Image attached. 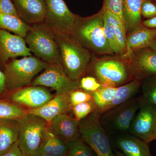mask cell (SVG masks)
<instances>
[{"label":"cell","mask_w":156,"mask_h":156,"mask_svg":"<svg viewBox=\"0 0 156 156\" xmlns=\"http://www.w3.org/2000/svg\"><path fill=\"white\" fill-rule=\"evenodd\" d=\"M0 13L20 17L17 9L11 0H0Z\"/></svg>","instance_id":"obj_36"},{"label":"cell","mask_w":156,"mask_h":156,"mask_svg":"<svg viewBox=\"0 0 156 156\" xmlns=\"http://www.w3.org/2000/svg\"><path fill=\"white\" fill-rule=\"evenodd\" d=\"M19 17L26 23L37 24L44 21L47 10L45 0H11Z\"/></svg>","instance_id":"obj_16"},{"label":"cell","mask_w":156,"mask_h":156,"mask_svg":"<svg viewBox=\"0 0 156 156\" xmlns=\"http://www.w3.org/2000/svg\"><path fill=\"white\" fill-rule=\"evenodd\" d=\"M115 156H126L122 152L119 151H115Z\"/></svg>","instance_id":"obj_42"},{"label":"cell","mask_w":156,"mask_h":156,"mask_svg":"<svg viewBox=\"0 0 156 156\" xmlns=\"http://www.w3.org/2000/svg\"><path fill=\"white\" fill-rule=\"evenodd\" d=\"M39 151L56 156H67L68 143L56 136L48 127L38 150Z\"/></svg>","instance_id":"obj_21"},{"label":"cell","mask_w":156,"mask_h":156,"mask_svg":"<svg viewBox=\"0 0 156 156\" xmlns=\"http://www.w3.org/2000/svg\"><path fill=\"white\" fill-rule=\"evenodd\" d=\"M24 39L31 53L37 58L49 64L61 63L56 35L44 23L31 26Z\"/></svg>","instance_id":"obj_4"},{"label":"cell","mask_w":156,"mask_h":156,"mask_svg":"<svg viewBox=\"0 0 156 156\" xmlns=\"http://www.w3.org/2000/svg\"><path fill=\"white\" fill-rule=\"evenodd\" d=\"M122 58L127 62L132 80L141 82L156 75V52L150 48L137 50Z\"/></svg>","instance_id":"obj_12"},{"label":"cell","mask_w":156,"mask_h":156,"mask_svg":"<svg viewBox=\"0 0 156 156\" xmlns=\"http://www.w3.org/2000/svg\"><path fill=\"white\" fill-rule=\"evenodd\" d=\"M92 100V93L86 92L82 89H77L69 93L70 103L72 107Z\"/></svg>","instance_id":"obj_33"},{"label":"cell","mask_w":156,"mask_h":156,"mask_svg":"<svg viewBox=\"0 0 156 156\" xmlns=\"http://www.w3.org/2000/svg\"><path fill=\"white\" fill-rule=\"evenodd\" d=\"M55 35L65 72L73 80H80L92 67L95 60L92 52L71 35Z\"/></svg>","instance_id":"obj_1"},{"label":"cell","mask_w":156,"mask_h":156,"mask_svg":"<svg viewBox=\"0 0 156 156\" xmlns=\"http://www.w3.org/2000/svg\"><path fill=\"white\" fill-rule=\"evenodd\" d=\"M27 115L22 107L0 97V119L19 120Z\"/></svg>","instance_id":"obj_26"},{"label":"cell","mask_w":156,"mask_h":156,"mask_svg":"<svg viewBox=\"0 0 156 156\" xmlns=\"http://www.w3.org/2000/svg\"><path fill=\"white\" fill-rule=\"evenodd\" d=\"M71 35L92 53L115 55L105 34L102 9L90 17H78Z\"/></svg>","instance_id":"obj_2"},{"label":"cell","mask_w":156,"mask_h":156,"mask_svg":"<svg viewBox=\"0 0 156 156\" xmlns=\"http://www.w3.org/2000/svg\"><path fill=\"white\" fill-rule=\"evenodd\" d=\"M141 86L143 99L156 106V75L143 80Z\"/></svg>","instance_id":"obj_29"},{"label":"cell","mask_w":156,"mask_h":156,"mask_svg":"<svg viewBox=\"0 0 156 156\" xmlns=\"http://www.w3.org/2000/svg\"><path fill=\"white\" fill-rule=\"evenodd\" d=\"M149 1L152 2L153 3H154V2H156V0H149Z\"/></svg>","instance_id":"obj_43"},{"label":"cell","mask_w":156,"mask_h":156,"mask_svg":"<svg viewBox=\"0 0 156 156\" xmlns=\"http://www.w3.org/2000/svg\"><path fill=\"white\" fill-rule=\"evenodd\" d=\"M144 0H123V14L126 31L130 32L141 24V8Z\"/></svg>","instance_id":"obj_22"},{"label":"cell","mask_w":156,"mask_h":156,"mask_svg":"<svg viewBox=\"0 0 156 156\" xmlns=\"http://www.w3.org/2000/svg\"><path fill=\"white\" fill-rule=\"evenodd\" d=\"M156 39V29L147 28L140 24L127 35V51L120 57L125 58L135 51L149 48Z\"/></svg>","instance_id":"obj_18"},{"label":"cell","mask_w":156,"mask_h":156,"mask_svg":"<svg viewBox=\"0 0 156 156\" xmlns=\"http://www.w3.org/2000/svg\"><path fill=\"white\" fill-rule=\"evenodd\" d=\"M142 101V97L132 98L102 114L104 122L119 132H128Z\"/></svg>","instance_id":"obj_11"},{"label":"cell","mask_w":156,"mask_h":156,"mask_svg":"<svg viewBox=\"0 0 156 156\" xmlns=\"http://www.w3.org/2000/svg\"><path fill=\"white\" fill-rule=\"evenodd\" d=\"M30 27L20 17L0 13V29L13 33L25 38Z\"/></svg>","instance_id":"obj_24"},{"label":"cell","mask_w":156,"mask_h":156,"mask_svg":"<svg viewBox=\"0 0 156 156\" xmlns=\"http://www.w3.org/2000/svg\"><path fill=\"white\" fill-rule=\"evenodd\" d=\"M104 21L105 34L111 48L113 51L115 55L117 56H122V52L117 41L113 27L104 19Z\"/></svg>","instance_id":"obj_31"},{"label":"cell","mask_w":156,"mask_h":156,"mask_svg":"<svg viewBox=\"0 0 156 156\" xmlns=\"http://www.w3.org/2000/svg\"><path fill=\"white\" fill-rule=\"evenodd\" d=\"M6 95L5 87V76L2 71L0 69V97L5 98Z\"/></svg>","instance_id":"obj_38"},{"label":"cell","mask_w":156,"mask_h":156,"mask_svg":"<svg viewBox=\"0 0 156 156\" xmlns=\"http://www.w3.org/2000/svg\"><path fill=\"white\" fill-rule=\"evenodd\" d=\"M32 86L51 88L56 95L70 93L80 89L79 81H73L66 75L61 62L49 64L32 82Z\"/></svg>","instance_id":"obj_9"},{"label":"cell","mask_w":156,"mask_h":156,"mask_svg":"<svg viewBox=\"0 0 156 156\" xmlns=\"http://www.w3.org/2000/svg\"><path fill=\"white\" fill-rule=\"evenodd\" d=\"M96 110L97 107L93 100L79 104L72 108L75 119L79 122Z\"/></svg>","instance_id":"obj_30"},{"label":"cell","mask_w":156,"mask_h":156,"mask_svg":"<svg viewBox=\"0 0 156 156\" xmlns=\"http://www.w3.org/2000/svg\"><path fill=\"white\" fill-rule=\"evenodd\" d=\"M116 144L126 156H152L149 144L132 134L118 137Z\"/></svg>","instance_id":"obj_19"},{"label":"cell","mask_w":156,"mask_h":156,"mask_svg":"<svg viewBox=\"0 0 156 156\" xmlns=\"http://www.w3.org/2000/svg\"><path fill=\"white\" fill-rule=\"evenodd\" d=\"M149 48H151L156 52V39H155L151 43Z\"/></svg>","instance_id":"obj_41"},{"label":"cell","mask_w":156,"mask_h":156,"mask_svg":"<svg viewBox=\"0 0 156 156\" xmlns=\"http://www.w3.org/2000/svg\"><path fill=\"white\" fill-rule=\"evenodd\" d=\"M53 97L45 87L32 86L9 92L5 98L20 106L34 109L43 106Z\"/></svg>","instance_id":"obj_13"},{"label":"cell","mask_w":156,"mask_h":156,"mask_svg":"<svg viewBox=\"0 0 156 156\" xmlns=\"http://www.w3.org/2000/svg\"><path fill=\"white\" fill-rule=\"evenodd\" d=\"M128 132L148 144L156 140V105L143 99Z\"/></svg>","instance_id":"obj_10"},{"label":"cell","mask_w":156,"mask_h":156,"mask_svg":"<svg viewBox=\"0 0 156 156\" xmlns=\"http://www.w3.org/2000/svg\"><path fill=\"white\" fill-rule=\"evenodd\" d=\"M141 83L140 81L133 80L118 87L115 97L111 103L104 109L102 114L134 97L141 86Z\"/></svg>","instance_id":"obj_23"},{"label":"cell","mask_w":156,"mask_h":156,"mask_svg":"<svg viewBox=\"0 0 156 156\" xmlns=\"http://www.w3.org/2000/svg\"><path fill=\"white\" fill-rule=\"evenodd\" d=\"M100 117L95 111L79 122L81 137L96 156H115Z\"/></svg>","instance_id":"obj_6"},{"label":"cell","mask_w":156,"mask_h":156,"mask_svg":"<svg viewBox=\"0 0 156 156\" xmlns=\"http://www.w3.org/2000/svg\"></svg>","instance_id":"obj_45"},{"label":"cell","mask_w":156,"mask_h":156,"mask_svg":"<svg viewBox=\"0 0 156 156\" xmlns=\"http://www.w3.org/2000/svg\"><path fill=\"white\" fill-rule=\"evenodd\" d=\"M80 89L86 92L93 93L103 87L95 76H87L83 77L79 80Z\"/></svg>","instance_id":"obj_32"},{"label":"cell","mask_w":156,"mask_h":156,"mask_svg":"<svg viewBox=\"0 0 156 156\" xmlns=\"http://www.w3.org/2000/svg\"><path fill=\"white\" fill-rule=\"evenodd\" d=\"M31 55L24 38L0 29V69L2 70L11 59Z\"/></svg>","instance_id":"obj_14"},{"label":"cell","mask_w":156,"mask_h":156,"mask_svg":"<svg viewBox=\"0 0 156 156\" xmlns=\"http://www.w3.org/2000/svg\"><path fill=\"white\" fill-rule=\"evenodd\" d=\"M104 19L113 27L122 56L127 51V35L125 24L119 17L110 11L102 8Z\"/></svg>","instance_id":"obj_25"},{"label":"cell","mask_w":156,"mask_h":156,"mask_svg":"<svg viewBox=\"0 0 156 156\" xmlns=\"http://www.w3.org/2000/svg\"><path fill=\"white\" fill-rule=\"evenodd\" d=\"M19 134L18 120L0 119V155L10 150L17 143Z\"/></svg>","instance_id":"obj_20"},{"label":"cell","mask_w":156,"mask_h":156,"mask_svg":"<svg viewBox=\"0 0 156 156\" xmlns=\"http://www.w3.org/2000/svg\"><path fill=\"white\" fill-rule=\"evenodd\" d=\"M142 24L147 28L156 29V16L144 20Z\"/></svg>","instance_id":"obj_39"},{"label":"cell","mask_w":156,"mask_h":156,"mask_svg":"<svg viewBox=\"0 0 156 156\" xmlns=\"http://www.w3.org/2000/svg\"><path fill=\"white\" fill-rule=\"evenodd\" d=\"M52 132L66 142L81 138L79 122L67 114L58 115L49 124Z\"/></svg>","instance_id":"obj_17"},{"label":"cell","mask_w":156,"mask_h":156,"mask_svg":"<svg viewBox=\"0 0 156 156\" xmlns=\"http://www.w3.org/2000/svg\"><path fill=\"white\" fill-rule=\"evenodd\" d=\"M68 156H96L94 151L82 137L77 140L67 143Z\"/></svg>","instance_id":"obj_28"},{"label":"cell","mask_w":156,"mask_h":156,"mask_svg":"<svg viewBox=\"0 0 156 156\" xmlns=\"http://www.w3.org/2000/svg\"><path fill=\"white\" fill-rule=\"evenodd\" d=\"M18 122L17 144L23 155L30 156L39 149L49 124L41 117L29 114Z\"/></svg>","instance_id":"obj_7"},{"label":"cell","mask_w":156,"mask_h":156,"mask_svg":"<svg viewBox=\"0 0 156 156\" xmlns=\"http://www.w3.org/2000/svg\"><path fill=\"white\" fill-rule=\"evenodd\" d=\"M48 63L33 56L11 59L4 66L6 94L25 87L32 82L36 76L43 71Z\"/></svg>","instance_id":"obj_3"},{"label":"cell","mask_w":156,"mask_h":156,"mask_svg":"<svg viewBox=\"0 0 156 156\" xmlns=\"http://www.w3.org/2000/svg\"><path fill=\"white\" fill-rule=\"evenodd\" d=\"M72 107L69 101V93L56 95L43 106L34 109H28L27 114L42 118L49 124L58 115L67 114L72 111Z\"/></svg>","instance_id":"obj_15"},{"label":"cell","mask_w":156,"mask_h":156,"mask_svg":"<svg viewBox=\"0 0 156 156\" xmlns=\"http://www.w3.org/2000/svg\"><path fill=\"white\" fill-rule=\"evenodd\" d=\"M141 16L150 19L156 16V5L149 0H144L141 8Z\"/></svg>","instance_id":"obj_35"},{"label":"cell","mask_w":156,"mask_h":156,"mask_svg":"<svg viewBox=\"0 0 156 156\" xmlns=\"http://www.w3.org/2000/svg\"><path fill=\"white\" fill-rule=\"evenodd\" d=\"M23 156H27L23 154Z\"/></svg>","instance_id":"obj_44"},{"label":"cell","mask_w":156,"mask_h":156,"mask_svg":"<svg viewBox=\"0 0 156 156\" xmlns=\"http://www.w3.org/2000/svg\"><path fill=\"white\" fill-rule=\"evenodd\" d=\"M23 154L20 149L17 142L10 150L0 156H23Z\"/></svg>","instance_id":"obj_37"},{"label":"cell","mask_w":156,"mask_h":156,"mask_svg":"<svg viewBox=\"0 0 156 156\" xmlns=\"http://www.w3.org/2000/svg\"><path fill=\"white\" fill-rule=\"evenodd\" d=\"M30 156H56L53 155L49 154L44 153L41 152L39 151H37L35 152L33 154Z\"/></svg>","instance_id":"obj_40"},{"label":"cell","mask_w":156,"mask_h":156,"mask_svg":"<svg viewBox=\"0 0 156 156\" xmlns=\"http://www.w3.org/2000/svg\"><path fill=\"white\" fill-rule=\"evenodd\" d=\"M117 88L103 87L92 93L93 100L97 107V111L102 114L104 109L114 100L116 95Z\"/></svg>","instance_id":"obj_27"},{"label":"cell","mask_w":156,"mask_h":156,"mask_svg":"<svg viewBox=\"0 0 156 156\" xmlns=\"http://www.w3.org/2000/svg\"><path fill=\"white\" fill-rule=\"evenodd\" d=\"M91 69L103 87H118L132 80L127 62L120 56L96 58Z\"/></svg>","instance_id":"obj_5"},{"label":"cell","mask_w":156,"mask_h":156,"mask_svg":"<svg viewBox=\"0 0 156 156\" xmlns=\"http://www.w3.org/2000/svg\"><path fill=\"white\" fill-rule=\"evenodd\" d=\"M46 18L44 23L56 34L71 35L78 17L68 8L63 0H45Z\"/></svg>","instance_id":"obj_8"},{"label":"cell","mask_w":156,"mask_h":156,"mask_svg":"<svg viewBox=\"0 0 156 156\" xmlns=\"http://www.w3.org/2000/svg\"><path fill=\"white\" fill-rule=\"evenodd\" d=\"M102 8L119 17L125 24L123 14V0H104Z\"/></svg>","instance_id":"obj_34"}]
</instances>
